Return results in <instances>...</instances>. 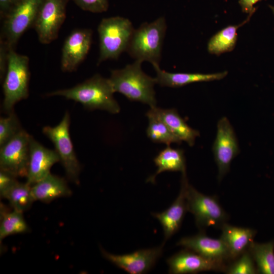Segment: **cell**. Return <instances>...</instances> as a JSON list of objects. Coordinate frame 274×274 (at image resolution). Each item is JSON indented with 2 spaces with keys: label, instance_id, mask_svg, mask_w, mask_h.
Segmentation results:
<instances>
[{
  "label": "cell",
  "instance_id": "8992f818",
  "mask_svg": "<svg viewBox=\"0 0 274 274\" xmlns=\"http://www.w3.org/2000/svg\"><path fill=\"white\" fill-rule=\"evenodd\" d=\"M187 211L193 214L200 231L209 227L220 229L228 220V215L215 196L204 194L190 185L185 184Z\"/></svg>",
  "mask_w": 274,
  "mask_h": 274
},
{
  "label": "cell",
  "instance_id": "7c38bea8",
  "mask_svg": "<svg viewBox=\"0 0 274 274\" xmlns=\"http://www.w3.org/2000/svg\"><path fill=\"white\" fill-rule=\"evenodd\" d=\"M163 243L159 247L137 250L134 252L116 255L101 249L104 257L111 263L130 274L147 272L156 264L163 253Z\"/></svg>",
  "mask_w": 274,
  "mask_h": 274
},
{
  "label": "cell",
  "instance_id": "ba28073f",
  "mask_svg": "<svg viewBox=\"0 0 274 274\" xmlns=\"http://www.w3.org/2000/svg\"><path fill=\"white\" fill-rule=\"evenodd\" d=\"M70 116L66 112L60 122L55 127L46 126L43 133L54 144L67 178L76 184L79 183L81 166L74 150L69 132Z\"/></svg>",
  "mask_w": 274,
  "mask_h": 274
},
{
  "label": "cell",
  "instance_id": "d6a6232c",
  "mask_svg": "<svg viewBox=\"0 0 274 274\" xmlns=\"http://www.w3.org/2000/svg\"><path fill=\"white\" fill-rule=\"evenodd\" d=\"M20 0H0V14L3 19Z\"/></svg>",
  "mask_w": 274,
  "mask_h": 274
},
{
  "label": "cell",
  "instance_id": "484cf974",
  "mask_svg": "<svg viewBox=\"0 0 274 274\" xmlns=\"http://www.w3.org/2000/svg\"><path fill=\"white\" fill-rule=\"evenodd\" d=\"M31 186L17 182L2 197L7 199L13 210L21 212L28 210L34 201Z\"/></svg>",
  "mask_w": 274,
  "mask_h": 274
},
{
  "label": "cell",
  "instance_id": "3957f363",
  "mask_svg": "<svg viewBox=\"0 0 274 274\" xmlns=\"http://www.w3.org/2000/svg\"><path fill=\"white\" fill-rule=\"evenodd\" d=\"M166 23L164 17L134 29L126 51L135 60L159 64Z\"/></svg>",
  "mask_w": 274,
  "mask_h": 274
},
{
  "label": "cell",
  "instance_id": "e0dca14e",
  "mask_svg": "<svg viewBox=\"0 0 274 274\" xmlns=\"http://www.w3.org/2000/svg\"><path fill=\"white\" fill-rule=\"evenodd\" d=\"M186 173H183L180 193L171 206L161 213H153L152 215L162 225L164 233V243L175 234L180 228L187 211L185 184Z\"/></svg>",
  "mask_w": 274,
  "mask_h": 274
},
{
  "label": "cell",
  "instance_id": "603a6c76",
  "mask_svg": "<svg viewBox=\"0 0 274 274\" xmlns=\"http://www.w3.org/2000/svg\"><path fill=\"white\" fill-rule=\"evenodd\" d=\"M253 14L242 23L236 25H229L214 35L208 44V50L212 54H221L231 51L234 48L237 37V30L240 26L247 23Z\"/></svg>",
  "mask_w": 274,
  "mask_h": 274
},
{
  "label": "cell",
  "instance_id": "5b68a950",
  "mask_svg": "<svg viewBox=\"0 0 274 274\" xmlns=\"http://www.w3.org/2000/svg\"><path fill=\"white\" fill-rule=\"evenodd\" d=\"M29 78L28 57L18 54L14 49H10L3 85L4 111L8 114L13 111V107L17 102L27 97Z\"/></svg>",
  "mask_w": 274,
  "mask_h": 274
},
{
  "label": "cell",
  "instance_id": "277c9868",
  "mask_svg": "<svg viewBox=\"0 0 274 274\" xmlns=\"http://www.w3.org/2000/svg\"><path fill=\"white\" fill-rule=\"evenodd\" d=\"M134 30L127 18L120 16L103 18L97 28L99 40L97 64L108 59H117L126 51Z\"/></svg>",
  "mask_w": 274,
  "mask_h": 274
},
{
  "label": "cell",
  "instance_id": "cb8c5ba5",
  "mask_svg": "<svg viewBox=\"0 0 274 274\" xmlns=\"http://www.w3.org/2000/svg\"><path fill=\"white\" fill-rule=\"evenodd\" d=\"M155 107L150 108L147 112L149 123L146 132L148 137L153 142L163 143L169 146L173 143H182L170 130L158 115Z\"/></svg>",
  "mask_w": 274,
  "mask_h": 274
},
{
  "label": "cell",
  "instance_id": "9a60e30c",
  "mask_svg": "<svg viewBox=\"0 0 274 274\" xmlns=\"http://www.w3.org/2000/svg\"><path fill=\"white\" fill-rule=\"evenodd\" d=\"M177 245L223 264L228 265L229 263L233 261L225 243L221 238L209 237L202 231L193 236L182 238Z\"/></svg>",
  "mask_w": 274,
  "mask_h": 274
},
{
  "label": "cell",
  "instance_id": "2e32d148",
  "mask_svg": "<svg viewBox=\"0 0 274 274\" xmlns=\"http://www.w3.org/2000/svg\"><path fill=\"white\" fill-rule=\"evenodd\" d=\"M60 162L59 157L55 150L47 149L30 136L29 158L26 183L31 186L50 173V169Z\"/></svg>",
  "mask_w": 274,
  "mask_h": 274
},
{
  "label": "cell",
  "instance_id": "30bf717a",
  "mask_svg": "<svg viewBox=\"0 0 274 274\" xmlns=\"http://www.w3.org/2000/svg\"><path fill=\"white\" fill-rule=\"evenodd\" d=\"M30 135L22 129L0 149L1 170L16 177H26Z\"/></svg>",
  "mask_w": 274,
  "mask_h": 274
},
{
  "label": "cell",
  "instance_id": "d4e9b609",
  "mask_svg": "<svg viewBox=\"0 0 274 274\" xmlns=\"http://www.w3.org/2000/svg\"><path fill=\"white\" fill-rule=\"evenodd\" d=\"M248 251L255 262L258 273L274 274V239L264 243L253 242Z\"/></svg>",
  "mask_w": 274,
  "mask_h": 274
},
{
  "label": "cell",
  "instance_id": "f546056e",
  "mask_svg": "<svg viewBox=\"0 0 274 274\" xmlns=\"http://www.w3.org/2000/svg\"><path fill=\"white\" fill-rule=\"evenodd\" d=\"M82 10L92 13L106 12L109 8L108 0H73Z\"/></svg>",
  "mask_w": 274,
  "mask_h": 274
},
{
  "label": "cell",
  "instance_id": "4fadbf2b",
  "mask_svg": "<svg viewBox=\"0 0 274 274\" xmlns=\"http://www.w3.org/2000/svg\"><path fill=\"white\" fill-rule=\"evenodd\" d=\"M92 38V31L90 29H76L66 38L62 49L63 72H72L77 68L89 52Z\"/></svg>",
  "mask_w": 274,
  "mask_h": 274
},
{
  "label": "cell",
  "instance_id": "f1b7e54d",
  "mask_svg": "<svg viewBox=\"0 0 274 274\" xmlns=\"http://www.w3.org/2000/svg\"><path fill=\"white\" fill-rule=\"evenodd\" d=\"M225 272L227 274L258 273L255 262L248 250L230 263Z\"/></svg>",
  "mask_w": 274,
  "mask_h": 274
},
{
  "label": "cell",
  "instance_id": "52a82bcc",
  "mask_svg": "<svg viewBox=\"0 0 274 274\" xmlns=\"http://www.w3.org/2000/svg\"><path fill=\"white\" fill-rule=\"evenodd\" d=\"M44 0H20L3 19V39L10 48L14 47L22 35L33 26Z\"/></svg>",
  "mask_w": 274,
  "mask_h": 274
},
{
  "label": "cell",
  "instance_id": "8fae6325",
  "mask_svg": "<svg viewBox=\"0 0 274 274\" xmlns=\"http://www.w3.org/2000/svg\"><path fill=\"white\" fill-rule=\"evenodd\" d=\"M67 0H44L33 27L40 42L48 44L58 37L66 15Z\"/></svg>",
  "mask_w": 274,
  "mask_h": 274
},
{
  "label": "cell",
  "instance_id": "4dcf8cb0",
  "mask_svg": "<svg viewBox=\"0 0 274 274\" xmlns=\"http://www.w3.org/2000/svg\"><path fill=\"white\" fill-rule=\"evenodd\" d=\"M10 48L2 39L0 41V77L3 81L7 72Z\"/></svg>",
  "mask_w": 274,
  "mask_h": 274
},
{
  "label": "cell",
  "instance_id": "1f68e13d",
  "mask_svg": "<svg viewBox=\"0 0 274 274\" xmlns=\"http://www.w3.org/2000/svg\"><path fill=\"white\" fill-rule=\"evenodd\" d=\"M16 177L6 171H0V194L1 197L17 182Z\"/></svg>",
  "mask_w": 274,
  "mask_h": 274
},
{
  "label": "cell",
  "instance_id": "ffe728a7",
  "mask_svg": "<svg viewBox=\"0 0 274 274\" xmlns=\"http://www.w3.org/2000/svg\"><path fill=\"white\" fill-rule=\"evenodd\" d=\"M31 192L34 201L44 202L71 194L65 180L51 173L31 186Z\"/></svg>",
  "mask_w": 274,
  "mask_h": 274
},
{
  "label": "cell",
  "instance_id": "7402d4cb",
  "mask_svg": "<svg viewBox=\"0 0 274 274\" xmlns=\"http://www.w3.org/2000/svg\"><path fill=\"white\" fill-rule=\"evenodd\" d=\"M154 162L157 169L154 174L147 179V182L155 183L156 176L164 172L186 173L184 152L181 149H175L167 146L154 158Z\"/></svg>",
  "mask_w": 274,
  "mask_h": 274
},
{
  "label": "cell",
  "instance_id": "ac0fdd59",
  "mask_svg": "<svg viewBox=\"0 0 274 274\" xmlns=\"http://www.w3.org/2000/svg\"><path fill=\"white\" fill-rule=\"evenodd\" d=\"M153 66L156 73V83L162 87L177 88L195 82L219 80L228 74L227 71L213 74L169 73L161 70L159 64Z\"/></svg>",
  "mask_w": 274,
  "mask_h": 274
},
{
  "label": "cell",
  "instance_id": "5bb4252c",
  "mask_svg": "<svg viewBox=\"0 0 274 274\" xmlns=\"http://www.w3.org/2000/svg\"><path fill=\"white\" fill-rule=\"evenodd\" d=\"M166 262L168 272L173 274L196 273L205 271L225 272L228 266L185 248L168 258Z\"/></svg>",
  "mask_w": 274,
  "mask_h": 274
},
{
  "label": "cell",
  "instance_id": "44dd1931",
  "mask_svg": "<svg viewBox=\"0 0 274 274\" xmlns=\"http://www.w3.org/2000/svg\"><path fill=\"white\" fill-rule=\"evenodd\" d=\"M155 109L159 117L181 141L186 142L190 146L194 145L196 138L199 135V132L190 127L176 109H164L157 107Z\"/></svg>",
  "mask_w": 274,
  "mask_h": 274
},
{
  "label": "cell",
  "instance_id": "4316f807",
  "mask_svg": "<svg viewBox=\"0 0 274 274\" xmlns=\"http://www.w3.org/2000/svg\"><path fill=\"white\" fill-rule=\"evenodd\" d=\"M0 239L12 234L25 233L29 231L22 212L13 210L11 212H1Z\"/></svg>",
  "mask_w": 274,
  "mask_h": 274
},
{
  "label": "cell",
  "instance_id": "836d02e7",
  "mask_svg": "<svg viewBox=\"0 0 274 274\" xmlns=\"http://www.w3.org/2000/svg\"><path fill=\"white\" fill-rule=\"evenodd\" d=\"M261 0H239L243 12L249 14H253L256 10L254 6Z\"/></svg>",
  "mask_w": 274,
  "mask_h": 274
},
{
  "label": "cell",
  "instance_id": "9c48e42d",
  "mask_svg": "<svg viewBox=\"0 0 274 274\" xmlns=\"http://www.w3.org/2000/svg\"><path fill=\"white\" fill-rule=\"evenodd\" d=\"M212 151L218 167V180L220 182L229 171L232 161L240 152L236 134L226 117L218 122Z\"/></svg>",
  "mask_w": 274,
  "mask_h": 274
},
{
  "label": "cell",
  "instance_id": "7a4b0ae2",
  "mask_svg": "<svg viewBox=\"0 0 274 274\" xmlns=\"http://www.w3.org/2000/svg\"><path fill=\"white\" fill-rule=\"evenodd\" d=\"M142 62L135 60L123 68L111 71L109 80L114 92L123 94L131 101L155 107L157 102L154 87L156 80L143 71Z\"/></svg>",
  "mask_w": 274,
  "mask_h": 274
},
{
  "label": "cell",
  "instance_id": "83f0119b",
  "mask_svg": "<svg viewBox=\"0 0 274 274\" xmlns=\"http://www.w3.org/2000/svg\"><path fill=\"white\" fill-rule=\"evenodd\" d=\"M8 114L7 117L0 118V147L4 145L22 129L14 112Z\"/></svg>",
  "mask_w": 274,
  "mask_h": 274
},
{
  "label": "cell",
  "instance_id": "e575fe53",
  "mask_svg": "<svg viewBox=\"0 0 274 274\" xmlns=\"http://www.w3.org/2000/svg\"><path fill=\"white\" fill-rule=\"evenodd\" d=\"M269 8H270L271 10L272 11L273 15H274V6H269Z\"/></svg>",
  "mask_w": 274,
  "mask_h": 274
},
{
  "label": "cell",
  "instance_id": "d6986e66",
  "mask_svg": "<svg viewBox=\"0 0 274 274\" xmlns=\"http://www.w3.org/2000/svg\"><path fill=\"white\" fill-rule=\"evenodd\" d=\"M220 229V238L225 243L233 261L248 250L257 233L254 229L232 226L227 223Z\"/></svg>",
  "mask_w": 274,
  "mask_h": 274
},
{
  "label": "cell",
  "instance_id": "6da1fadb",
  "mask_svg": "<svg viewBox=\"0 0 274 274\" xmlns=\"http://www.w3.org/2000/svg\"><path fill=\"white\" fill-rule=\"evenodd\" d=\"M114 93L109 79L96 74L73 87L54 91L47 95L64 97L80 103L88 110L99 109L117 114L120 107Z\"/></svg>",
  "mask_w": 274,
  "mask_h": 274
}]
</instances>
